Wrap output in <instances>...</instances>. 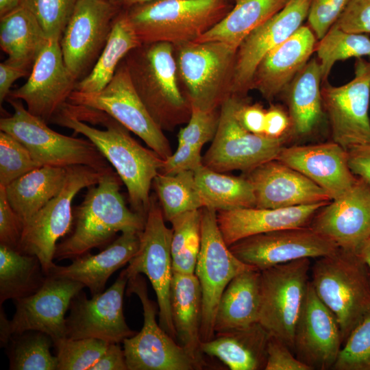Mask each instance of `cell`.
<instances>
[{"instance_id":"1","label":"cell","mask_w":370,"mask_h":370,"mask_svg":"<svg viewBox=\"0 0 370 370\" xmlns=\"http://www.w3.org/2000/svg\"><path fill=\"white\" fill-rule=\"evenodd\" d=\"M51 122L90 140L125 185L132 210L146 217L150 188L161 171L164 159L152 149L143 147L127 128L101 110L67 101Z\"/></svg>"},{"instance_id":"2","label":"cell","mask_w":370,"mask_h":370,"mask_svg":"<svg viewBox=\"0 0 370 370\" xmlns=\"http://www.w3.org/2000/svg\"><path fill=\"white\" fill-rule=\"evenodd\" d=\"M121 181L112 171L88 187L73 211L74 230L57 244L54 258L72 260L107 244L119 232L143 230L146 217L127 208L120 193Z\"/></svg>"},{"instance_id":"3","label":"cell","mask_w":370,"mask_h":370,"mask_svg":"<svg viewBox=\"0 0 370 370\" xmlns=\"http://www.w3.org/2000/svg\"><path fill=\"white\" fill-rule=\"evenodd\" d=\"M173 51L168 42L141 44L123 59L136 92L162 130L187 123L191 114L178 85Z\"/></svg>"},{"instance_id":"4","label":"cell","mask_w":370,"mask_h":370,"mask_svg":"<svg viewBox=\"0 0 370 370\" xmlns=\"http://www.w3.org/2000/svg\"><path fill=\"white\" fill-rule=\"evenodd\" d=\"M141 44L196 40L232 9L228 0H154L125 8Z\"/></svg>"},{"instance_id":"5","label":"cell","mask_w":370,"mask_h":370,"mask_svg":"<svg viewBox=\"0 0 370 370\" xmlns=\"http://www.w3.org/2000/svg\"><path fill=\"white\" fill-rule=\"evenodd\" d=\"M315 293L333 312L343 344L370 311V271L357 253L338 248L317 258L310 280Z\"/></svg>"},{"instance_id":"6","label":"cell","mask_w":370,"mask_h":370,"mask_svg":"<svg viewBox=\"0 0 370 370\" xmlns=\"http://www.w3.org/2000/svg\"><path fill=\"white\" fill-rule=\"evenodd\" d=\"M6 99L14 113L0 119L1 131L23 143L42 166L66 168L82 165L106 173L113 171L90 140L56 132L25 108L21 100Z\"/></svg>"},{"instance_id":"7","label":"cell","mask_w":370,"mask_h":370,"mask_svg":"<svg viewBox=\"0 0 370 370\" xmlns=\"http://www.w3.org/2000/svg\"><path fill=\"white\" fill-rule=\"evenodd\" d=\"M173 47L177 73L190 106L217 109L231 95L237 50L219 41H192Z\"/></svg>"},{"instance_id":"8","label":"cell","mask_w":370,"mask_h":370,"mask_svg":"<svg viewBox=\"0 0 370 370\" xmlns=\"http://www.w3.org/2000/svg\"><path fill=\"white\" fill-rule=\"evenodd\" d=\"M107 173L82 165L67 167L60 193L25 224L18 251L36 256L47 275L55 266L57 241L71 230L73 199L82 189L98 184Z\"/></svg>"},{"instance_id":"9","label":"cell","mask_w":370,"mask_h":370,"mask_svg":"<svg viewBox=\"0 0 370 370\" xmlns=\"http://www.w3.org/2000/svg\"><path fill=\"white\" fill-rule=\"evenodd\" d=\"M238 95H230L219 109V121L212 143L202 157L204 166L217 172L245 173L275 159L284 147L285 137L271 138L247 130L237 112L242 102Z\"/></svg>"},{"instance_id":"10","label":"cell","mask_w":370,"mask_h":370,"mask_svg":"<svg viewBox=\"0 0 370 370\" xmlns=\"http://www.w3.org/2000/svg\"><path fill=\"white\" fill-rule=\"evenodd\" d=\"M133 293L141 302L144 321L140 332L123 341L127 369H201L205 362L195 358L157 323L158 304L149 298L146 282L141 274L128 278L127 295Z\"/></svg>"},{"instance_id":"11","label":"cell","mask_w":370,"mask_h":370,"mask_svg":"<svg viewBox=\"0 0 370 370\" xmlns=\"http://www.w3.org/2000/svg\"><path fill=\"white\" fill-rule=\"evenodd\" d=\"M310 258H301L260 271L258 323L292 351L295 328L310 281Z\"/></svg>"},{"instance_id":"12","label":"cell","mask_w":370,"mask_h":370,"mask_svg":"<svg viewBox=\"0 0 370 370\" xmlns=\"http://www.w3.org/2000/svg\"><path fill=\"white\" fill-rule=\"evenodd\" d=\"M68 101L107 113L140 138L162 158L172 154L168 139L136 92L124 60L101 90L83 92L74 90Z\"/></svg>"},{"instance_id":"13","label":"cell","mask_w":370,"mask_h":370,"mask_svg":"<svg viewBox=\"0 0 370 370\" xmlns=\"http://www.w3.org/2000/svg\"><path fill=\"white\" fill-rule=\"evenodd\" d=\"M201 210V247L195 274L202 295L200 339L204 342L215 336L216 312L227 284L238 274L254 267L241 261L230 251L219 230L217 211L206 207Z\"/></svg>"},{"instance_id":"14","label":"cell","mask_w":370,"mask_h":370,"mask_svg":"<svg viewBox=\"0 0 370 370\" xmlns=\"http://www.w3.org/2000/svg\"><path fill=\"white\" fill-rule=\"evenodd\" d=\"M157 197L152 194L138 251L125 269L128 278L145 274L157 298L159 324L177 341L170 306V289L173 275L171 244L172 229L164 223Z\"/></svg>"},{"instance_id":"15","label":"cell","mask_w":370,"mask_h":370,"mask_svg":"<svg viewBox=\"0 0 370 370\" xmlns=\"http://www.w3.org/2000/svg\"><path fill=\"white\" fill-rule=\"evenodd\" d=\"M354 74L343 86L325 84L321 90L333 141L346 151L370 143V62L357 58Z\"/></svg>"},{"instance_id":"16","label":"cell","mask_w":370,"mask_h":370,"mask_svg":"<svg viewBox=\"0 0 370 370\" xmlns=\"http://www.w3.org/2000/svg\"><path fill=\"white\" fill-rule=\"evenodd\" d=\"M123 7L105 0H77L60 38L65 65L77 79L104 48Z\"/></svg>"},{"instance_id":"17","label":"cell","mask_w":370,"mask_h":370,"mask_svg":"<svg viewBox=\"0 0 370 370\" xmlns=\"http://www.w3.org/2000/svg\"><path fill=\"white\" fill-rule=\"evenodd\" d=\"M128 282L126 269L100 294L86 297L81 291L71 300L66 318V337L92 338L119 343L136 334L127 325L123 313V296Z\"/></svg>"},{"instance_id":"18","label":"cell","mask_w":370,"mask_h":370,"mask_svg":"<svg viewBox=\"0 0 370 370\" xmlns=\"http://www.w3.org/2000/svg\"><path fill=\"white\" fill-rule=\"evenodd\" d=\"M229 248L241 261L260 271L301 258L322 257L338 249L308 226L250 236Z\"/></svg>"},{"instance_id":"19","label":"cell","mask_w":370,"mask_h":370,"mask_svg":"<svg viewBox=\"0 0 370 370\" xmlns=\"http://www.w3.org/2000/svg\"><path fill=\"white\" fill-rule=\"evenodd\" d=\"M60 40L47 39L26 83L8 97L24 101L27 110L47 123L68 101L77 82L64 64Z\"/></svg>"},{"instance_id":"20","label":"cell","mask_w":370,"mask_h":370,"mask_svg":"<svg viewBox=\"0 0 370 370\" xmlns=\"http://www.w3.org/2000/svg\"><path fill=\"white\" fill-rule=\"evenodd\" d=\"M343 345L339 323L310 281L293 336L295 356L312 370L332 369Z\"/></svg>"},{"instance_id":"21","label":"cell","mask_w":370,"mask_h":370,"mask_svg":"<svg viewBox=\"0 0 370 370\" xmlns=\"http://www.w3.org/2000/svg\"><path fill=\"white\" fill-rule=\"evenodd\" d=\"M310 2L311 0H288L280 11L243 40L236 55L231 95H238L251 88L260 62L301 26L308 16Z\"/></svg>"},{"instance_id":"22","label":"cell","mask_w":370,"mask_h":370,"mask_svg":"<svg viewBox=\"0 0 370 370\" xmlns=\"http://www.w3.org/2000/svg\"><path fill=\"white\" fill-rule=\"evenodd\" d=\"M85 286L67 278L47 275L34 294L13 300L16 311L10 327L12 336L38 331L56 341L66 337V312L73 298Z\"/></svg>"},{"instance_id":"23","label":"cell","mask_w":370,"mask_h":370,"mask_svg":"<svg viewBox=\"0 0 370 370\" xmlns=\"http://www.w3.org/2000/svg\"><path fill=\"white\" fill-rule=\"evenodd\" d=\"M320 208L308 227L345 251L358 253L370 238V185L358 177L344 195Z\"/></svg>"},{"instance_id":"24","label":"cell","mask_w":370,"mask_h":370,"mask_svg":"<svg viewBox=\"0 0 370 370\" xmlns=\"http://www.w3.org/2000/svg\"><path fill=\"white\" fill-rule=\"evenodd\" d=\"M245 173L254 188L257 208H288L332 201L325 190L276 159Z\"/></svg>"},{"instance_id":"25","label":"cell","mask_w":370,"mask_h":370,"mask_svg":"<svg viewBox=\"0 0 370 370\" xmlns=\"http://www.w3.org/2000/svg\"><path fill=\"white\" fill-rule=\"evenodd\" d=\"M275 159L311 180L332 200L344 195L358 180L348 166L347 151L334 141L284 146Z\"/></svg>"},{"instance_id":"26","label":"cell","mask_w":370,"mask_h":370,"mask_svg":"<svg viewBox=\"0 0 370 370\" xmlns=\"http://www.w3.org/2000/svg\"><path fill=\"white\" fill-rule=\"evenodd\" d=\"M329 202L280 208H243L217 212L222 236L230 247L250 236L308 226L317 212Z\"/></svg>"},{"instance_id":"27","label":"cell","mask_w":370,"mask_h":370,"mask_svg":"<svg viewBox=\"0 0 370 370\" xmlns=\"http://www.w3.org/2000/svg\"><path fill=\"white\" fill-rule=\"evenodd\" d=\"M316 36L301 25L286 40L270 51L258 65L251 84L267 99H271L306 64L315 49Z\"/></svg>"},{"instance_id":"28","label":"cell","mask_w":370,"mask_h":370,"mask_svg":"<svg viewBox=\"0 0 370 370\" xmlns=\"http://www.w3.org/2000/svg\"><path fill=\"white\" fill-rule=\"evenodd\" d=\"M141 232L127 231L97 254L88 252L72 259L68 266H55L47 275L82 283L95 296L104 291L110 277L129 263L140 244Z\"/></svg>"},{"instance_id":"29","label":"cell","mask_w":370,"mask_h":370,"mask_svg":"<svg viewBox=\"0 0 370 370\" xmlns=\"http://www.w3.org/2000/svg\"><path fill=\"white\" fill-rule=\"evenodd\" d=\"M271 335L259 323L223 333L201 342L202 354L216 358L231 370L264 369Z\"/></svg>"},{"instance_id":"30","label":"cell","mask_w":370,"mask_h":370,"mask_svg":"<svg viewBox=\"0 0 370 370\" xmlns=\"http://www.w3.org/2000/svg\"><path fill=\"white\" fill-rule=\"evenodd\" d=\"M261 271L256 268L236 275L225 288L218 304L214 332L223 333L258 323Z\"/></svg>"},{"instance_id":"31","label":"cell","mask_w":370,"mask_h":370,"mask_svg":"<svg viewBox=\"0 0 370 370\" xmlns=\"http://www.w3.org/2000/svg\"><path fill=\"white\" fill-rule=\"evenodd\" d=\"M170 306L177 343L195 358L204 362L200 350L202 295L199 280L195 273L173 272Z\"/></svg>"},{"instance_id":"32","label":"cell","mask_w":370,"mask_h":370,"mask_svg":"<svg viewBox=\"0 0 370 370\" xmlns=\"http://www.w3.org/2000/svg\"><path fill=\"white\" fill-rule=\"evenodd\" d=\"M47 39L36 18L21 5L0 17V47L10 64L30 71Z\"/></svg>"},{"instance_id":"33","label":"cell","mask_w":370,"mask_h":370,"mask_svg":"<svg viewBox=\"0 0 370 370\" xmlns=\"http://www.w3.org/2000/svg\"><path fill=\"white\" fill-rule=\"evenodd\" d=\"M67 167L44 165L19 177L5 187L12 208L25 224L64 186Z\"/></svg>"},{"instance_id":"34","label":"cell","mask_w":370,"mask_h":370,"mask_svg":"<svg viewBox=\"0 0 370 370\" xmlns=\"http://www.w3.org/2000/svg\"><path fill=\"white\" fill-rule=\"evenodd\" d=\"M288 1L236 0L225 17L195 41H219L238 50L253 30L280 11Z\"/></svg>"},{"instance_id":"35","label":"cell","mask_w":370,"mask_h":370,"mask_svg":"<svg viewBox=\"0 0 370 370\" xmlns=\"http://www.w3.org/2000/svg\"><path fill=\"white\" fill-rule=\"evenodd\" d=\"M140 45L126 10L123 8L114 21L108 41L92 70L77 82L75 90L83 92L101 90L111 81L126 55Z\"/></svg>"},{"instance_id":"36","label":"cell","mask_w":370,"mask_h":370,"mask_svg":"<svg viewBox=\"0 0 370 370\" xmlns=\"http://www.w3.org/2000/svg\"><path fill=\"white\" fill-rule=\"evenodd\" d=\"M194 173L203 208L218 212L256 207L254 188L245 177L225 175L203 164Z\"/></svg>"},{"instance_id":"37","label":"cell","mask_w":370,"mask_h":370,"mask_svg":"<svg viewBox=\"0 0 370 370\" xmlns=\"http://www.w3.org/2000/svg\"><path fill=\"white\" fill-rule=\"evenodd\" d=\"M322 80L319 62L312 59L297 74L288 94L290 120L298 135L310 133L322 116Z\"/></svg>"},{"instance_id":"38","label":"cell","mask_w":370,"mask_h":370,"mask_svg":"<svg viewBox=\"0 0 370 370\" xmlns=\"http://www.w3.org/2000/svg\"><path fill=\"white\" fill-rule=\"evenodd\" d=\"M47 276L36 256L0 245V305L34 294Z\"/></svg>"},{"instance_id":"39","label":"cell","mask_w":370,"mask_h":370,"mask_svg":"<svg viewBox=\"0 0 370 370\" xmlns=\"http://www.w3.org/2000/svg\"><path fill=\"white\" fill-rule=\"evenodd\" d=\"M152 185L166 221L192 210L203 208L196 184L194 171H184L175 174L160 173Z\"/></svg>"},{"instance_id":"40","label":"cell","mask_w":370,"mask_h":370,"mask_svg":"<svg viewBox=\"0 0 370 370\" xmlns=\"http://www.w3.org/2000/svg\"><path fill=\"white\" fill-rule=\"evenodd\" d=\"M182 213L171 221L173 272L195 273L201 240V210Z\"/></svg>"},{"instance_id":"41","label":"cell","mask_w":370,"mask_h":370,"mask_svg":"<svg viewBox=\"0 0 370 370\" xmlns=\"http://www.w3.org/2000/svg\"><path fill=\"white\" fill-rule=\"evenodd\" d=\"M9 353L10 369L58 370V359L50 348L52 338L38 331L14 334Z\"/></svg>"},{"instance_id":"42","label":"cell","mask_w":370,"mask_h":370,"mask_svg":"<svg viewBox=\"0 0 370 370\" xmlns=\"http://www.w3.org/2000/svg\"><path fill=\"white\" fill-rule=\"evenodd\" d=\"M315 50L322 80H325L336 61L362 56L370 58V38L363 34L345 32L333 25L320 40Z\"/></svg>"},{"instance_id":"43","label":"cell","mask_w":370,"mask_h":370,"mask_svg":"<svg viewBox=\"0 0 370 370\" xmlns=\"http://www.w3.org/2000/svg\"><path fill=\"white\" fill-rule=\"evenodd\" d=\"M109 343L92 338L73 339L64 337L54 341L58 370H89Z\"/></svg>"},{"instance_id":"44","label":"cell","mask_w":370,"mask_h":370,"mask_svg":"<svg viewBox=\"0 0 370 370\" xmlns=\"http://www.w3.org/2000/svg\"><path fill=\"white\" fill-rule=\"evenodd\" d=\"M42 165L29 149L10 134L0 132V186L12 182Z\"/></svg>"},{"instance_id":"45","label":"cell","mask_w":370,"mask_h":370,"mask_svg":"<svg viewBox=\"0 0 370 370\" xmlns=\"http://www.w3.org/2000/svg\"><path fill=\"white\" fill-rule=\"evenodd\" d=\"M77 1L21 0L20 5L36 18L47 38H60Z\"/></svg>"},{"instance_id":"46","label":"cell","mask_w":370,"mask_h":370,"mask_svg":"<svg viewBox=\"0 0 370 370\" xmlns=\"http://www.w3.org/2000/svg\"><path fill=\"white\" fill-rule=\"evenodd\" d=\"M334 370H370V311L343 343Z\"/></svg>"},{"instance_id":"47","label":"cell","mask_w":370,"mask_h":370,"mask_svg":"<svg viewBox=\"0 0 370 370\" xmlns=\"http://www.w3.org/2000/svg\"><path fill=\"white\" fill-rule=\"evenodd\" d=\"M219 110H204L191 106V114L185 127L178 133V145L203 146L212 140L217 130Z\"/></svg>"},{"instance_id":"48","label":"cell","mask_w":370,"mask_h":370,"mask_svg":"<svg viewBox=\"0 0 370 370\" xmlns=\"http://www.w3.org/2000/svg\"><path fill=\"white\" fill-rule=\"evenodd\" d=\"M350 0H311L308 21L316 38H323L337 21Z\"/></svg>"},{"instance_id":"49","label":"cell","mask_w":370,"mask_h":370,"mask_svg":"<svg viewBox=\"0 0 370 370\" xmlns=\"http://www.w3.org/2000/svg\"><path fill=\"white\" fill-rule=\"evenodd\" d=\"M24 223L12 208L5 187L0 186V245L18 250Z\"/></svg>"},{"instance_id":"50","label":"cell","mask_w":370,"mask_h":370,"mask_svg":"<svg viewBox=\"0 0 370 370\" xmlns=\"http://www.w3.org/2000/svg\"><path fill=\"white\" fill-rule=\"evenodd\" d=\"M350 33H370V0H350L334 24Z\"/></svg>"},{"instance_id":"51","label":"cell","mask_w":370,"mask_h":370,"mask_svg":"<svg viewBox=\"0 0 370 370\" xmlns=\"http://www.w3.org/2000/svg\"><path fill=\"white\" fill-rule=\"evenodd\" d=\"M265 370H312L300 361L283 341L271 336L267 345Z\"/></svg>"},{"instance_id":"52","label":"cell","mask_w":370,"mask_h":370,"mask_svg":"<svg viewBox=\"0 0 370 370\" xmlns=\"http://www.w3.org/2000/svg\"><path fill=\"white\" fill-rule=\"evenodd\" d=\"M201 149L187 144L178 145L176 151L164 159L160 173L175 174L184 171H195L203 164Z\"/></svg>"},{"instance_id":"53","label":"cell","mask_w":370,"mask_h":370,"mask_svg":"<svg viewBox=\"0 0 370 370\" xmlns=\"http://www.w3.org/2000/svg\"><path fill=\"white\" fill-rule=\"evenodd\" d=\"M265 112L260 104L250 105L242 101L237 115L241 125L247 130L254 134L264 135Z\"/></svg>"},{"instance_id":"54","label":"cell","mask_w":370,"mask_h":370,"mask_svg":"<svg viewBox=\"0 0 370 370\" xmlns=\"http://www.w3.org/2000/svg\"><path fill=\"white\" fill-rule=\"evenodd\" d=\"M347 152L352 172L370 185V143L354 147Z\"/></svg>"},{"instance_id":"55","label":"cell","mask_w":370,"mask_h":370,"mask_svg":"<svg viewBox=\"0 0 370 370\" xmlns=\"http://www.w3.org/2000/svg\"><path fill=\"white\" fill-rule=\"evenodd\" d=\"M89 370H128L123 349L119 343H109Z\"/></svg>"},{"instance_id":"56","label":"cell","mask_w":370,"mask_h":370,"mask_svg":"<svg viewBox=\"0 0 370 370\" xmlns=\"http://www.w3.org/2000/svg\"><path fill=\"white\" fill-rule=\"evenodd\" d=\"M290 121L282 109L273 106L265 112L263 134L271 138L283 137Z\"/></svg>"},{"instance_id":"57","label":"cell","mask_w":370,"mask_h":370,"mask_svg":"<svg viewBox=\"0 0 370 370\" xmlns=\"http://www.w3.org/2000/svg\"><path fill=\"white\" fill-rule=\"evenodd\" d=\"M30 71L7 63L0 64V103L7 99L12 84L18 79L27 76Z\"/></svg>"},{"instance_id":"58","label":"cell","mask_w":370,"mask_h":370,"mask_svg":"<svg viewBox=\"0 0 370 370\" xmlns=\"http://www.w3.org/2000/svg\"><path fill=\"white\" fill-rule=\"evenodd\" d=\"M0 342L1 346H5L12 338L10 321L8 320L1 305L0 308Z\"/></svg>"},{"instance_id":"59","label":"cell","mask_w":370,"mask_h":370,"mask_svg":"<svg viewBox=\"0 0 370 370\" xmlns=\"http://www.w3.org/2000/svg\"><path fill=\"white\" fill-rule=\"evenodd\" d=\"M21 0H0V17L20 5Z\"/></svg>"},{"instance_id":"60","label":"cell","mask_w":370,"mask_h":370,"mask_svg":"<svg viewBox=\"0 0 370 370\" xmlns=\"http://www.w3.org/2000/svg\"><path fill=\"white\" fill-rule=\"evenodd\" d=\"M357 254L365 262L370 271V238L365 241Z\"/></svg>"},{"instance_id":"61","label":"cell","mask_w":370,"mask_h":370,"mask_svg":"<svg viewBox=\"0 0 370 370\" xmlns=\"http://www.w3.org/2000/svg\"><path fill=\"white\" fill-rule=\"evenodd\" d=\"M154 0H122V7L123 8H129L132 5L143 3Z\"/></svg>"},{"instance_id":"62","label":"cell","mask_w":370,"mask_h":370,"mask_svg":"<svg viewBox=\"0 0 370 370\" xmlns=\"http://www.w3.org/2000/svg\"><path fill=\"white\" fill-rule=\"evenodd\" d=\"M113 3L114 4L121 5L122 7V0H105Z\"/></svg>"}]
</instances>
